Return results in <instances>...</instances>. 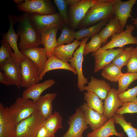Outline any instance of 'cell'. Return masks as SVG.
Listing matches in <instances>:
<instances>
[{
    "instance_id": "6da1fadb",
    "label": "cell",
    "mask_w": 137,
    "mask_h": 137,
    "mask_svg": "<svg viewBox=\"0 0 137 137\" xmlns=\"http://www.w3.org/2000/svg\"><path fill=\"white\" fill-rule=\"evenodd\" d=\"M116 0H97L89 9L77 28L80 29L88 28L114 17V7Z\"/></svg>"
},
{
    "instance_id": "7a4b0ae2",
    "label": "cell",
    "mask_w": 137,
    "mask_h": 137,
    "mask_svg": "<svg viewBox=\"0 0 137 137\" xmlns=\"http://www.w3.org/2000/svg\"><path fill=\"white\" fill-rule=\"evenodd\" d=\"M17 17L18 21L17 30L20 37L19 48L21 50L38 47L41 44V37L29 14L25 12Z\"/></svg>"
},
{
    "instance_id": "3957f363",
    "label": "cell",
    "mask_w": 137,
    "mask_h": 137,
    "mask_svg": "<svg viewBox=\"0 0 137 137\" xmlns=\"http://www.w3.org/2000/svg\"><path fill=\"white\" fill-rule=\"evenodd\" d=\"M8 109L16 126L22 121L39 111L36 102L23 96L17 98Z\"/></svg>"
},
{
    "instance_id": "277c9868",
    "label": "cell",
    "mask_w": 137,
    "mask_h": 137,
    "mask_svg": "<svg viewBox=\"0 0 137 137\" xmlns=\"http://www.w3.org/2000/svg\"><path fill=\"white\" fill-rule=\"evenodd\" d=\"M45 120L39 111L23 120L16 125L15 137H36Z\"/></svg>"
},
{
    "instance_id": "5b68a950",
    "label": "cell",
    "mask_w": 137,
    "mask_h": 137,
    "mask_svg": "<svg viewBox=\"0 0 137 137\" xmlns=\"http://www.w3.org/2000/svg\"><path fill=\"white\" fill-rule=\"evenodd\" d=\"M16 7L18 10L29 14H50L56 13L50 0H25Z\"/></svg>"
},
{
    "instance_id": "8992f818",
    "label": "cell",
    "mask_w": 137,
    "mask_h": 137,
    "mask_svg": "<svg viewBox=\"0 0 137 137\" xmlns=\"http://www.w3.org/2000/svg\"><path fill=\"white\" fill-rule=\"evenodd\" d=\"M33 23L39 33L49 28L58 26L62 30L65 24L59 13L50 14H29Z\"/></svg>"
},
{
    "instance_id": "52a82bcc",
    "label": "cell",
    "mask_w": 137,
    "mask_h": 137,
    "mask_svg": "<svg viewBox=\"0 0 137 137\" xmlns=\"http://www.w3.org/2000/svg\"><path fill=\"white\" fill-rule=\"evenodd\" d=\"M89 38L86 37L81 39L80 45L76 50L73 58L69 61L71 66L76 71L78 76V88L81 92L84 91L85 85L88 82V79L84 77L83 73L82 63L84 48Z\"/></svg>"
},
{
    "instance_id": "ba28073f",
    "label": "cell",
    "mask_w": 137,
    "mask_h": 137,
    "mask_svg": "<svg viewBox=\"0 0 137 137\" xmlns=\"http://www.w3.org/2000/svg\"><path fill=\"white\" fill-rule=\"evenodd\" d=\"M135 27L131 24L126 25L125 30L111 36L110 40L99 49L106 50L116 47L121 48L128 44L137 45V37L133 36L132 33Z\"/></svg>"
},
{
    "instance_id": "9c48e42d",
    "label": "cell",
    "mask_w": 137,
    "mask_h": 137,
    "mask_svg": "<svg viewBox=\"0 0 137 137\" xmlns=\"http://www.w3.org/2000/svg\"><path fill=\"white\" fill-rule=\"evenodd\" d=\"M1 71H3L11 85L20 88L21 68L20 62L14 53L10 57L0 64Z\"/></svg>"
},
{
    "instance_id": "30bf717a",
    "label": "cell",
    "mask_w": 137,
    "mask_h": 137,
    "mask_svg": "<svg viewBox=\"0 0 137 137\" xmlns=\"http://www.w3.org/2000/svg\"><path fill=\"white\" fill-rule=\"evenodd\" d=\"M69 127L62 137H83L84 131L89 127L87 124L80 107L77 108L75 113L68 117Z\"/></svg>"
},
{
    "instance_id": "8fae6325",
    "label": "cell",
    "mask_w": 137,
    "mask_h": 137,
    "mask_svg": "<svg viewBox=\"0 0 137 137\" xmlns=\"http://www.w3.org/2000/svg\"><path fill=\"white\" fill-rule=\"evenodd\" d=\"M20 62L21 87L27 88L39 83L40 81L39 74L37 68L34 63L25 56Z\"/></svg>"
},
{
    "instance_id": "7c38bea8",
    "label": "cell",
    "mask_w": 137,
    "mask_h": 137,
    "mask_svg": "<svg viewBox=\"0 0 137 137\" xmlns=\"http://www.w3.org/2000/svg\"><path fill=\"white\" fill-rule=\"evenodd\" d=\"M97 0H81L77 4L69 6L68 16L70 28L75 30L85 16L89 8L94 5Z\"/></svg>"
},
{
    "instance_id": "4fadbf2b",
    "label": "cell",
    "mask_w": 137,
    "mask_h": 137,
    "mask_svg": "<svg viewBox=\"0 0 137 137\" xmlns=\"http://www.w3.org/2000/svg\"><path fill=\"white\" fill-rule=\"evenodd\" d=\"M123 47L116 49L114 48L106 50L99 49L92 53V56L95 60L94 73H97L111 63L115 57L124 49Z\"/></svg>"
},
{
    "instance_id": "5bb4252c",
    "label": "cell",
    "mask_w": 137,
    "mask_h": 137,
    "mask_svg": "<svg viewBox=\"0 0 137 137\" xmlns=\"http://www.w3.org/2000/svg\"><path fill=\"white\" fill-rule=\"evenodd\" d=\"M9 22V28L7 32L2 33L3 39L6 41L10 45L14 51V54L17 59L20 62L25 56L19 50L17 42L19 35L15 32L14 26L18 22L17 16L9 14L8 16Z\"/></svg>"
},
{
    "instance_id": "9a60e30c",
    "label": "cell",
    "mask_w": 137,
    "mask_h": 137,
    "mask_svg": "<svg viewBox=\"0 0 137 137\" xmlns=\"http://www.w3.org/2000/svg\"><path fill=\"white\" fill-rule=\"evenodd\" d=\"M16 125L8 107L0 103V137H15Z\"/></svg>"
},
{
    "instance_id": "2e32d148",
    "label": "cell",
    "mask_w": 137,
    "mask_h": 137,
    "mask_svg": "<svg viewBox=\"0 0 137 137\" xmlns=\"http://www.w3.org/2000/svg\"><path fill=\"white\" fill-rule=\"evenodd\" d=\"M137 3L136 0H129L125 1L116 0L114 7L115 18L119 21L123 29L126 26L128 18H132L131 14L132 9Z\"/></svg>"
},
{
    "instance_id": "e0dca14e",
    "label": "cell",
    "mask_w": 137,
    "mask_h": 137,
    "mask_svg": "<svg viewBox=\"0 0 137 137\" xmlns=\"http://www.w3.org/2000/svg\"><path fill=\"white\" fill-rule=\"evenodd\" d=\"M20 51L34 63L37 68L39 76L44 70L47 60L46 48L44 47H33Z\"/></svg>"
},
{
    "instance_id": "ac0fdd59",
    "label": "cell",
    "mask_w": 137,
    "mask_h": 137,
    "mask_svg": "<svg viewBox=\"0 0 137 137\" xmlns=\"http://www.w3.org/2000/svg\"><path fill=\"white\" fill-rule=\"evenodd\" d=\"M80 107L83 111L87 124L89 125L93 131L100 127L109 120L103 115L89 107L86 102L84 103Z\"/></svg>"
},
{
    "instance_id": "d6986e66",
    "label": "cell",
    "mask_w": 137,
    "mask_h": 137,
    "mask_svg": "<svg viewBox=\"0 0 137 137\" xmlns=\"http://www.w3.org/2000/svg\"><path fill=\"white\" fill-rule=\"evenodd\" d=\"M59 29V28L58 27L54 26L40 33L41 37V44L46 49L47 58L53 54L55 48L58 46L56 36Z\"/></svg>"
},
{
    "instance_id": "ffe728a7",
    "label": "cell",
    "mask_w": 137,
    "mask_h": 137,
    "mask_svg": "<svg viewBox=\"0 0 137 137\" xmlns=\"http://www.w3.org/2000/svg\"><path fill=\"white\" fill-rule=\"evenodd\" d=\"M118 95L117 90L112 88L104 100L103 115L108 119L113 117L117 110L123 104L118 98Z\"/></svg>"
},
{
    "instance_id": "44dd1931",
    "label": "cell",
    "mask_w": 137,
    "mask_h": 137,
    "mask_svg": "<svg viewBox=\"0 0 137 137\" xmlns=\"http://www.w3.org/2000/svg\"><path fill=\"white\" fill-rule=\"evenodd\" d=\"M55 83L54 80L50 79L34 84L23 91L22 96L36 102L44 91L52 86Z\"/></svg>"
},
{
    "instance_id": "7402d4cb",
    "label": "cell",
    "mask_w": 137,
    "mask_h": 137,
    "mask_svg": "<svg viewBox=\"0 0 137 137\" xmlns=\"http://www.w3.org/2000/svg\"><path fill=\"white\" fill-rule=\"evenodd\" d=\"M85 86L84 90L94 93L102 100H104L111 88L109 84L104 80L91 77V81Z\"/></svg>"
},
{
    "instance_id": "603a6c76",
    "label": "cell",
    "mask_w": 137,
    "mask_h": 137,
    "mask_svg": "<svg viewBox=\"0 0 137 137\" xmlns=\"http://www.w3.org/2000/svg\"><path fill=\"white\" fill-rule=\"evenodd\" d=\"M81 43V41L76 39L70 44L59 45L55 48L53 55L62 61L68 62L72 58L75 50Z\"/></svg>"
},
{
    "instance_id": "cb8c5ba5",
    "label": "cell",
    "mask_w": 137,
    "mask_h": 137,
    "mask_svg": "<svg viewBox=\"0 0 137 137\" xmlns=\"http://www.w3.org/2000/svg\"><path fill=\"white\" fill-rule=\"evenodd\" d=\"M113 117L109 119L103 125L95 130L88 133L87 137H109L115 135L124 137L123 132H118L115 129Z\"/></svg>"
},
{
    "instance_id": "d4e9b609",
    "label": "cell",
    "mask_w": 137,
    "mask_h": 137,
    "mask_svg": "<svg viewBox=\"0 0 137 137\" xmlns=\"http://www.w3.org/2000/svg\"><path fill=\"white\" fill-rule=\"evenodd\" d=\"M56 69L67 70L72 72L74 75L77 74L76 71L71 66L70 63L62 61L52 55L48 58L44 69L39 76L40 80H42L47 72Z\"/></svg>"
},
{
    "instance_id": "484cf974",
    "label": "cell",
    "mask_w": 137,
    "mask_h": 137,
    "mask_svg": "<svg viewBox=\"0 0 137 137\" xmlns=\"http://www.w3.org/2000/svg\"><path fill=\"white\" fill-rule=\"evenodd\" d=\"M57 96L56 93H48L41 96L36 102L38 110L46 119L53 114L52 104Z\"/></svg>"
},
{
    "instance_id": "4316f807",
    "label": "cell",
    "mask_w": 137,
    "mask_h": 137,
    "mask_svg": "<svg viewBox=\"0 0 137 137\" xmlns=\"http://www.w3.org/2000/svg\"><path fill=\"white\" fill-rule=\"evenodd\" d=\"M124 29L115 16L110 19L99 33L102 38V44L104 45L106 44L110 37L121 33L124 31Z\"/></svg>"
},
{
    "instance_id": "83f0119b",
    "label": "cell",
    "mask_w": 137,
    "mask_h": 137,
    "mask_svg": "<svg viewBox=\"0 0 137 137\" xmlns=\"http://www.w3.org/2000/svg\"><path fill=\"white\" fill-rule=\"evenodd\" d=\"M63 118L58 112L55 111L45 121L44 126L48 132L53 137L57 131L62 128Z\"/></svg>"
},
{
    "instance_id": "f1b7e54d",
    "label": "cell",
    "mask_w": 137,
    "mask_h": 137,
    "mask_svg": "<svg viewBox=\"0 0 137 137\" xmlns=\"http://www.w3.org/2000/svg\"><path fill=\"white\" fill-rule=\"evenodd\" d=\"M109 20L102 21L89 27L80 29L75 31V39L79 40L82 38L90 37L98 33L106 25Z\"/></svg>"
},
{
    "instance_id": "f546056e",
    "label": "cell",
    "mask_w": 137,
    "mask_h": 137,
    "mask_svg": "<svg viewBox=\"0 0 137 137\" xmlns=\"http://www.w3.org/2000/svg\"><path fill=\"white\" fill-rule=\"evenodd\" d=\"M84 98L89 107L103 115L104 102L96 94L87 92L84 93Z\"/></svg>"
},
{
    "instance_id": "4dcf8cb0",
    "label": "cell",
    "mask_w": 137,
    "mask_h": 137,
    "mask_svg": "<svg viewBox=\"0 0 137 137\" xmlns=\"http://www.w3.org/2000/svg\"><path fill=\"white\" fill-rule=\"evenodd\" d=\"M122 73V68L112 62L102 69L101 75L106 80L116 82Z\"/></svg>"
},
{
    "instance_id": "1f68e13d",
    "label": "cell",
    "mask_w": 137,
    "mask_h": 137,
    "mask_svg": "<svg viewBox=\"0 0 137 137\" xmlns=\"http://www.w3.org/2000/svg\"><path fill=\"white\" fill-rule=\"evenodd\" d=\"M113 117L115 123L120 125L128 137H137V129L132 126L131 122H127L123 115L115 113Z\"/></svg>"
},
{
    "instance_id": "d6a6232c",
    "label": "cell",
    "mask_w": 137,
    "mask_h": 137,
    "mask_svg": "<svg viewBox=\"0 0 137 137\" xmlns=\"http://www.w3.org/2000/svg\"><path fill=\"white\" fill-rule=\"evenodd\" d=\"M137 79V73L127 72L123 73L119 77L118 80V94L125 91L133 81Z\"/></svg>"
},
{
    "instance_id": "836d02e7",
    "label": "cell",
    "mask_w": 137,
    "mask_h": 137,
    "mask_svg": "<svg viewBox=\"0 0 137 137\" xmlns=\"http://www.w3.org/2000/svg\"><path fill=\"white\" fill-rule=\"evenodd\" d=\"M133 48L132 46L125 47L115 57L112 62L122 68L123 66H127Z\"/></svg>"
},
{
    "instance_id": "e575fe53",
    "label": "cell",
    "mask_w": 137,
    "mask_h": 137,
    "mask_svg": "<svg viewBox=\"0 0 137 137\" xmlns=\"http://www.w3.org/2000/svg\"><path fill=\"white\" fill-rule=\"evenodd\" d=\"M102 44V40L99 33L92 36L90 41L85 44L84 49V56H85L91 52L97 51L100 48Z\"/></svg>"
},
{
    "instance_id": "d590c367",
    "label": "cell",
    "mask_w": 137,
    "mask_h": 137,
    "mask_svg": "<svg viewBox=\"0 0 137 137\" xmlns=\"http://www.w3.org/2000/svg\"><path fill=\"white\" fill-rule=\"evenodd\" d=\"M60 37L57 40L58 46L66 43L70 44L74 40L75 31L65 24L63 26Z\"/></svg>"
},
{
    "instance_id": "8d00e7d4",
    "label": "cell",
    "mask_w": 137,
    "mask_h": 137,
    "mask_svg": "<svg viewBox=\"0 0 137 137\" xmlns=\"http://www.w3.org/2000/svg\"><path fill=\"white\" fill-rule=\"evenodd\" d=\"M53 2L57 7L59 11V13L65 24L70 27V22L67 11V6L68 5L66 0H54Z\"/></svg>"
},
{
    "instance_id": "74e56055",
    "label": "cell",
    "mask_w": 137,
    "mask_h": 137,
    "mask_svg": "<svg viewBox=\"0 0 137 137\" xmlns=\"http://www.w3.org/2000/svg\"><path fill=\"white\" fill-rule=\"evenodd\" d=\"M0 64L6 59L11 57L13 54L12 48L9 44L3 39L0 41Z\"/></svg>"
},
{
    "instance_id": "f35d334b",
    "label": "cell",
    "mask_w": 137,
    "mask_h": 137,
    "mask_svg": "<svg viewBox=\"0 0 137 137\" xmlns=\"http://www.w3.org/2000/svg\"><path fill=\"white\" fill-rule=\"evenodd\" d=\"M137 96V85L118 95V98L122 103L133 101Z\"/></svg>"
},
{
    "instance_id": "ab89813d",
    "label": "cell",
    "mask_w": 137,
    "mask_h": 137,
    "mask_svg": "<svg viewBox=\"0 0 137 137\" xmlns=\"http://www.w3.org/2000/svg\"><path fill=\"white\" fill-rule=\"evenodd\" d=\"M137 113V104L133 101L123 103L121 107L118 108L115 113L120 115L125 113Z\"/></svg>"
},
{
    "instance_id": "60d3db41",
    "label": "cell",
    "mask_w": 137,
    "mask_h": 137,
    "mask_svg": "<svg viewBox=\"0 0 137 137\" xmlns=\"http://www.w3.org/2000/svg\"><path fill=\"white\" fill-rule=\"evenodd\" d=\"M126 66L127 72L137 73V45L133 49L130 58Z\"/></svg>"
},
{
    "instance_id": "b9f144b4",
    "label": "cell",
    "mask_w": 137,
    "mask_h": 137,
    "mask_svg": "<svg viewBox=\"0 0 137 137\" xmlns=\"http://www.w3.org/2000/svg\"><path fill=\"white\" fill-rule=\"evenodd\" d=\"M36 137H54L47 131L44 125L40 129Z\"/></svg>"
},
{
    "instance_id": "7bdbcfd3",
    "label": "cell",
    "mask_w": 137,
    "mask_h": 137,
    "mask_svg": "<svg viewBox=\"0 0 137 137\" xmlns=\"http://www.w3.org/2000/svg\"><path fill=\"white\" fill-rule=\"evenodd\" d=\"M0 82L7 86L12 85L9 80L4 73L0 71Z\"/></svg>"
},
{
    "instance_id": "ee69618b",
    "label": "cell",
    "mask_w": 137,
    "mask_h": 137,
    "mask_svg": "<svg viewBox=\"0 0 137 137\" xmlns=\"http://www.w3.org/2000/svg\"><path fill=\"white\" fill-rule=\"evenodd\" d=\"M69 6H74L80 2L81 0H65Z\"/></svg>"
},
{
    "instance_id": "f6af8a7d",
    "label": "cell",
    "mask_w": 137,
    "mask_h": 137,
    "mask_svg": "<svg viewBox=\"0 0 137 137\" xmlns=\"http://www.w3.org/2000/svg\"><path fill=\"white\" fill-rule=\"evenodd\" d=\"M131 20L133 21V24L134 25H135L137 27V14L136 18H131Z\"/></svg>"
},
{
    "instance_id": "bcb514c9",
    "label": "cell",
    "mask_w": 137,
    "mask_h": 137,
    "mask_svg": "<svg viewBox=\"0 0 137 137\" xmlns=\"http://www.w3.org/2000/svg\"><path fill=\"white\" fill-rule=\"evenodd\" d=\"M25 0H13L14 3L17 5H19L21 3L24 2Z\"/></svg>"
},
{
    "instance_id": "7dc6e473",
    "label": "cell",
    "mask_w": 137,
    "mask_h": 137,
    "mask_svg": "<svg viewBox=\"0 0 137 137\" xmlns=\"http://www.w3.org/2000/svg\"><path fill=\"white\" fill-rule=\"evenodd\" d=\"M133 101L137 104V97Z\"/></svg>"
}]
</instances>
